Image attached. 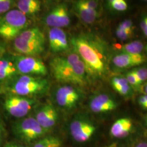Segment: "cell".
Returning a JSON list of instances; mask_svg holds the SVG:
<instances>
[{
    "mask_svg": "<svg viewBox=\"0 0 147 147\" xmlns=\"http://www.w3.org/2000/svg\"><path fill=\"white\" fill-rule=\"evenodd\" d=\"M74 52L84 62L88 73L94 77L103 76L108 70V52L104 42L90 34H80L72 38Z\"/></svg>",
    "mask_w": 147,
    "mask_h": 147,
    "instance_id": "cell-1",
    "label": "cell"
},
{
    "mask_svg": "<svg viewBox=\"0 0 147 147\" xmlns=\"http://www.w3.org/2000/svg\"><path fill=\"white\" fill-rule=\"evenodd\" d=\"M146 124H147V118L146 119Z\"/></svg>",
    "mask_w": 147,
    "mask_h": 147,
    "instance_id": "cell-39",
    "label": "cell"
},
{
    "mask_svg": "<svg viewBox=\"0 0 147 147\" xmlns=\"http://www.w3.org/2000/svg\"><path fill=\"white\" fill-rule=\"evenodd\" d=\"M117 106L116 100L110 95L105 93L95 95L89 102L90 110L96 114L110 112L115 110Z\"/></svg>",
    "mask_w": 147,
    "mask_h": 147,
    "instance_id": "cell-12",
    "label": "cell"
},
{
    "mask_svg": "<svg viewBox=\"0 0 147 147\" xmlns=\"http://www.w3.org/2000/svg\"><path fill=\"white\" fill-rule=\"evenodd\" d=\"M135 147H147V142L143 141L140 142L137 144L136 146Z\"/></svg>",
    "mask_w": 147,
    "mask_h": 147,
    "instance_id": "cell-35",
    "label": "cell"
},
{
    "mask_svg": "<svg viewBox=\"0 0 147 147\" xmlns=\"http://www.w3.org/2000/svg\"><path fill=\"white\" fill-rule=\"evenodd\" d=\"M111 84L113 89L124 97H129L132 94V87L129 84L125 77L116 76L111 79Z\"/></svg>",
    "mask_w": 147,
    "mask_h": 147,
    "instance_id": "cell-19",
    "label": "cell"
},
{
    "mask_svg": "<svg viewBox=\"0 0 147 147\" xmlns=\"http://www.w3.org/2000/svg\"><path fill=\"white\" fill-rule=\"evenodd\" d=\"M145 50H146V53H147V44L146 45V47H145Z\"/></svg>",
    "mask_w": 147,
    "mask_h": 147,
    "instance_id": "cell-38",
    "label": "cell"
},
{
    "mask_svg": "<svg viewBox=\"0 0 147 147\" xmlns=\"http://www.w3.org/2000/svg\"><path fill=\"white\" fill-rule=\"evenodd\" d=\"M42 2L38 0H20L17 2L18 10L25 16L34 15L41 9Z\"/></svg>",
    "mask_w": 147,
    "mask_h": 147,
    "instance_id": "cell-20",
    "label": "cell"
},
{
    "mask_svg": "<svg viewBox=\"0 0 147 147\" xmlns=\"http://www.w3.org/2000/svg\"><path fill=\"white\" fill-rule=\"evenodd\" d=\"M0 134H1V130H0Z\"/></svg>",
    "mask_w": 147,
    "mask_h": 147,
    "instance_id": "cell-40",
    "label": "cell"
},
{
    "mask_svg": "<svg viewBox=\"0 0 147 147\" xmlns=\"http://www.w3.org/2000/svg\"><path fill=\"white\" fill-rule=\"evenodd\" d=\"M109 5L111 8L118 11H124L127 10L128 5L124 0H111Z\"/></svg>",
    "mask_w": 147,
    "mask_h": 147,
    "instance_id": "cell-24",
    "label": "cell"
},
{
    "mask_svg": "<svg viewBox=\"0 0 147 147\" xmlns=\"http://www.w3.org/2000/svg\"><path fill=\"white\" fill-rule=\"evenodd\" d=\"M5 47L2 44H0V58H2L3 55L5 53Z\"/></svg>",
    "mask_w": 147,
    "mask_h": 147,
    "instance_id": "cell-34",
    "label": "cell"
},
{
    "mask_svg": "<svg viewBox=\"0 0 147 147\" xmlns=\"http://www.w3.org/2000/svg\"><path fill=\"white\" fill-rule=\"evenodd\" d=\"M125 78L128 81L129 84L132 87V88H138L141 86V84L139 82L136 75L133 73L132 70L127 72L126 74Z\"/></svg>",
    "mask_w": 147,
    "mask_h": 147,
    "instance_id": "cell-26",
    "label": "cell"
},
{
    "mask_svg": "<svg viewBox=\"0 0 147 147\" xmlns=\"http://www.w3.org/2000/svg\"><path fill=\"white\" fill-rule=\"evenodd\" d=\"M34 118L47 132L56 125L58 121V112L53 104L47 103L37 110Z\"/></svg>",
    "mask_w": 147,
    "mask_h": 147,
    "instance_id": "cell-11",
    "label": "cell"
},
{
    "mask_svg": "<svg viewBox=\"0 0 147 147\" xmlns=\"http://www.w3.org/2000/svg\"><path fill=\"white\" fill-rule=\"evenodd\" d=\"M61 140L55 136L43 137L37 140L32 147H61Z\"/></svg>",
    "mask_w": 147,
    "mask_h": 147,
    "instance_id": "cell-22",
    "label": "cell"
},
{
    "mask_svg": "<svg viewBox=\"0 0 147 147\" xmlns=\"http://www.w3.org/2000/svg\"><path fill=\"white\" fill-rule=\"evenodd\" d=\"M143 33H144V34L146 37H147V28L146 29V30Z\"/></svg>",
    "mask_w": 147,
    "mask_h": 147,
    "instance_id": "cell-37",
    "label": "cell"
},
{
    "mask_svg": "<svg viewBox=\"0 0 147 147\" xmlns=\"http://www.w3.org/2000/svg\"><path fill=\"white\" fill-rule=\"evenodd\" d=\"M144 92H145L146 94H147V82L144 87Z\"/></svg>",
    "mask_w": 147,
    "mask_h": 147,
    "instance_id": "cell-36",
    "label": "cell"
},
{
    "mask_svg": "<svg viewBox=\"0 0 147 147\" xmlns=\"http://www.w3.org/2000/svg\"><path fill=\"white\" fill-rule=\"evenodd\" d=\"M121 30L133 31V23L131 20H125L122 21L121 24L117 27Z\"/></svg>",
    "mask_w": 147,
    "mask_h": 147,
    "instance_id": "cell-30",
    "label": "cell"
},
{
    "mask_svg": "<svg viewBox=\"0 0 147 147\" xmlns=\"http://www.w3.org/2000/svg\"><path fill=\"white\" fill-rule=\"evenodd\" d=\"M51 72L55 79L62 82L83 85L87 73L86 65L76 53L66 57H57L50 62Z\"/></svg>",
    "mask_w": 147,
    "mask_h": 147,
    "instance_id": "cell-2",
    "label": "cell"
},
{
    "mask_svg": "<svg viewBox=\"0 0 147 147\" xmlns=\"http://www.w3.org/2000/svg\"><path fill=\"white\" fill-rule=\"evenodd\" d=\"M96 130L94 123L84 116H78L74 118L69 127L71 136L78 143L88 141L94 135Z\"/></svg>",
    "mask_w": 147,
    "mask_h": 147,
    "instance_id": "cell-7",
    "label": "cell"
},
{
    "mask_svg": "<svg viewBox=\"0 0 147 147\" xmlns=\"http://www.w3.org/2000/svg\"><path fill=\"white\" fill-rule=\"evenodd\" d=\"M112 62L118 68H129L142 64L145 62V57L141 54L121 53L113 57Z\"/></svg>",
    "mask_w": 147,
    "mask_h": 147,
    "instance_id": "cell-15",
    "label": "cell"
},
{
    "mask_svg": "<svg viewBox=\"0 0 147 147\" xmlns=\"http://www.w3.org/2000/svg\"><path fill=\"white\" fill-rule=\"evenodd\" d=\"M36 103V100L31 98L11 95L6 98L3 106L11 116L22 118L30 113Z\"/></svg>",
    "mask_w": 147,
    "mask_h": 147,
    "instance_id": "cell-6",
    "label": "cell"
},
{
    "mask_svg": "<svg viewBox=\"0 0 147 147\" xmlns=\"http://www.w3.org/2000/svg\"><path fill=\"white\" fill-rule=\"evenodd\" d=\"M81 4L92 9L96 10L99 7V2L93 0H80Z\"/></svg>",
    "mask_w": 147,
    "mask_h": 147,
    "instance_id": "cell-29",
    "label": "cell"
},
{
    "mask_svg": "<svg viewBox=\"0 0 147 147\" xmlns=\"http://www.w3.org/2000/svg\"><path fill=\"white\" fill-rule=\"evenodd\" d=\"M45 42L26 40L17 37L14 39L13 46L16 52L27 56L39 55L44 50Z\"/></svg>",
    "mask_w": 147,
    "mask_h": 147,
    "instance_id": "cell-13",
    "label": "cell"
},
{
    "mask_svg": "<svg viewBox=\"0 0 147 147\" xmlns=\"http://www.w3.org/2000/svg\"><path fill=\"white\" fill-rule=\"evenodd\" d=\"M19 74L24 75H45L48 73L45 64L40 59L26 56L14 57Z\"/></svg>",
    "mask_w": 147,
    "mask_h": 147,
    "instance_id": "cell-8",
    "label": "cell"
},
{
    "mask_svg": "<svg viewBox=\"0 0 147 147\" xmlns=\"http://www.w3.org/2000/svg\"><path fill=\"white\" fill-rule=\"evenodd\" d=\"M74 8L81 19L86 24H90L93 23L99 16L98 11L90 9L83 5L79 1L74 3Z\"/></svg>",
    "mask_w": 147,
    "mask_h": 147,
    "instance_id": "cell-18",
    "label": "cell"
},
{
    "mask_svg": "<svg viewBox=\"0 0 147 147\" xmlns=\"http://www.w3.org/2000/svg\"><path fill=\"white\" fill-rule=\"evenodd\" d=\"M14 1L0 0V14L7 13L15 5Z\"/></svg>",
    "mask_w": 147,
    "mask_h": 147,
    "instance_id": "cell-27",
    "label": "cell"
},
{
    "mask_svg": "<svg viewBox=\"0 0 147 147\" xmlns=\"http://www.w3.org/2000/svg\"><path fill=\"white\" fill-rule=\"evenodd\" d=\"M134 128L131 119L128 117H123L116 120L111 126V136L117 139L125 138L130 135Z\"/></svg>",
    "mask_w": 147,
    "mask_h": 147,
    "instance_id": "cell-16",
    "label": "cell"
},
{
    "mask_svg": "<svg viewBox=\"0 0 147 147\" xmlns=\"http://www.w3.org/2000/svg\"><path fill=\"white\" fill-rule=\"evenodd\" d=\"M135 74L140 84L147 80V68L141 67L132 70Z\"/></svg>",
    "mask_w": 147,
    "mask_h": 147,
    "instance_id": "cell-25",
    "label": "cell"
},
{
    "mask_svg": "<svg viewBox=\"0 0 147 147\" xmlns=\"http://www.w3.org/2000/svg\"><path fill=\"white\" fill-rule=\"evenodd\" d=\"M19 74L14 57L0 58V81L8 82Z\"/></svg>",
    "mask_w": 147,
    "mask_h": 147,
    "instance_id": "cell-17",
    "label": "cell"
},
{
    "mask_svg": "<svg viewBox=\"0 0 147 147\" xmlns=\"http://www.w3.org/2000/svg\"><path fill=\"white\" fill-rule=\"evenodd\" d=\"M49 42L50 50L53 53L65 51L69 47L66 33L61 28L53 27L49 30Z\"/></svg>",
    "mask_w": 147,
    "mask_h": 147,
    "instance_id": "cell-14",
    "label": "cell"
},
{
    "mask_svg": "<svg viewBox=\"0 0 147 147\" xmlns=\"http://www.w3.org/2000/svg\"><path fill=\"white\" fill-rule=\"evenodd\" d=\"M18 37L24 40L45 42L44 35L38 27L26 29L22 32Z\"/></svg>",
    "mask_w": 147,
    "mask_h": 147,
    "instance_id": "cell-21",
    "label": "cell"
},
{
    "mask_svg": "<svg viewBox=\"0 0 147 147\" xmlns=\"http://www.w3.org/2000/svg\"><path fill=\"white\" fill-rule=\"evenodd\" d=\"M49 86L47 79L22 75L7 82L6 89L12 95L30 98L46 93Z\"/></svg>",
    "mask_w": 147,
    "mask_h": 147,
    "instance_id": "cell-3",
    "label": "cell"
},
{
    "mask_svg": "<svg viewBox=\"0 0 147 147\" xmlns=\"http://www.w3.org/2000/svg\"><path fill=\"white\" fill-rule=\"evenodd\" d=\"M144 45L141 41L135 40L124 44L121 47V53L130 54H141Z\"/></svg>",
    "mask_w": 147,
    "mask_h": 147,
    "instance_id": "cell-23",
    "label": "cell"
},
{
    "mask_svg": "<svg viewBox=\"0 0 147 147\" xmlns=\"http://www.w3.org/2000/svg\"><path fill=\"white\" fill-rule=\"evenodd\" d=\"M13 131L19 140L27 143L37 141L47 133L34 117H27L16 121Z\"/></svg>",
    "mask_w": 147,
    "mask_h": 147,
    "instance_id": "cell-5",
    "label": "cell"
},
{
    "mask_svg": "<svg viewBox=\"0 0 147 147\" xmlns=\"http://www.w3.org/2000/svg\"><path fill=\"white\" fill-rule=\"evenodd\" d=\"M47 26L61 28L70 24V18L68 6L65 3H60L53 8L44 19Z\"/></svg>",
    "mask_w": 147,
    "mask_h": 147,
    "instance_id": "cell-10",
    "label": "cell"
},
{
    "mask_svg": "<svg viewBox=\"0 0 147 147\" xmlns=\"http://www.w3.org/2000/svg\"><path fill=\"white\" fill-rule=\"evenodd\" d=\"M5 147H24L22 146H21L18 143H10L7 144Z\"/></svg>",
    "mask_w": 147,
    "mask_h": 147,
    "instance_id": "cell-33",
    "label": "cell"
},
{
    "mask_svg": "<svg viewBox=\"0 0 147 147\" xmlns=\"http://www.w3.org/2000/svg\"><path fill=\"white\" fill-rule=\"evenodd\" d=\"M81 95L78 89L72 86H60L55 90V100L58 106L65 110L75 108L81 99Z\"/></svg>",
    "mask_w": 147,
    "mask_h": 147,
    "instance_id": "cell-9",
    "label": "cell"
},
{
    "mask_svg": "<svg viewBox=\"0 0 147 147\" xmlns=\"http://www.w3.org/2000/svg\"><path fill=\"white\" fill-rule=\"evenodd\" d=\"M28 25L26 16L18 9H12L0 17V37L5 40L16 39Z\"/></svg>",
    "mask_w": 147,
    "mask_h": 147,
    "instance_id": "cell-4",
    "label": "cell"
},
{
    "mask_svg": "<svg viewBox=\"0 0 147 147\" xmlns=\"http://www.w3.org/2000/svg\"><path fill=\"white\" fill-rule=\"evenodd\" d=\"M138 103L142 108L147 110V94L140 96L138 99Z\"/></svg>",
    "mask_w": 147,
    "mask_h": 147,
    "instance_id": "cell-31",
    "label": "cell"
},
{
    "mask_svg": "<svg viewBox=\"0 0 147 147\" xmlns=\"http://www.w3.org/2000/svg\"><path fill=\"white\" fill-rule=\"evenodd\" d=\"M133 31L124 30L117 28L116 29V36L118 38L121 40H126L131 37Z\"/></svg>",
    "mask_w": 147,
    "mask_h": 147,
    "instance_id": "cell-28",
    "label": "cell"
},
{
    "mask_svg": "<svg viewBox=\"0 0 147 147\" xmlns=\"http://www.w3.org/2000/svg\"><path fill=\"white\" fill-rule=\"evenodd\" d=\"M140 26L142 31L143 32L146 30L147 28V16H146L141 21L140 24Z\"/></svg>",
    "mask_w": 147,
    "mask_h": 147,
    "instance_id": "cell-32",
    "label": "cell"
}]
</instances>
